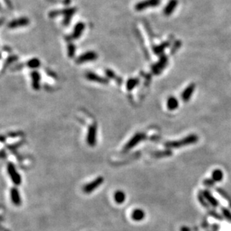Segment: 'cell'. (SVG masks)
<instances>
[{
	"mask_svg": "<svg viewBox=\"0 0 231 231\" xmlns=\"http://www.w3.org/2000/svg\"><path fill=\"white\" fill-rule=\"evenodd\" d=\"M197 141H198V136L195 134H192V135H189L187 137H185L181 140L166 142L165 144V146L168 149L178 148V147L193 145V144L196 143Z\"/></svg>",
	"mask_w": 231,
	"mask_h": 231,
	"instance_id": "6da1fadb",
	"label": "cell"
},
{
	"mask_svg": "<svg viewBox=\"0 0 231 231\" xmlns=\"http://www.w3.org/2000/svg\"><path fill=\"white\" fill-rule=\"evenodd\" d=\"M145 138V135L144 133H138L135 134V135H133V138H131L128 142L126 144L124 147H123V153H127L129 150H131L132 148H133L134 147L136 146L137 145L140 143L142 140Z\"/></svg>",
	"mask_w": 231,
	"mask_h": 231,
	"instance_id": "7a4b0ae2",
	"label": "cell"
},
{
	"mask_svg": "<svg viewBox=\"0 0 231 231\" xmlns=\"http://www.w3.org/2000/svg\"><path fill=\"white\" fill-rule=\"evenodd\" d=\"M7 170L8 175H9L10 178H11L13 183L16 185H20L22 182L21 176L20 175V174L17 172L16 167L14 166V164L11 163V162H9L7 165Z\"/></svg>",
	"mask_w": 231,
	"mask_h": 231,
	"instance_id": "3957f363",
	"label": "cell"
},
{
	"mask_svg": "<svg viewBox=\"0 0 231 231\" xmlns=\"http://www.w3.org/2000/svg\"><path fill=\"white\" fill-rule=\"evenodd\" d=\"M103 182H104V178H103V177H98L97 178L94 180L93 181H91V182H88L86 185H85L82 188L83 192L86 194L91 193V192H93L95 189H97L98 187H100V185L103 184Z\"/></svg>",
	"mask_w": 231,
	"mask_h": 231,
	"instance_id": "277c9868",
	"label": "cell"
},
{
	"mask_svg": "<svg viewBox=\"0 0 231 231\" xmlns=\"http://www.w3.org/2000/svg\"><path fill=\"white\" fill-rule=\"evenodd\" d=\"M97 124L93 123L88 127L87 134V143L89 146L94 147L97 144Z\"/></svg>",
	"mask_w": 231,
	"mask_h": 231,
	"instance_id": "5b68a950",
	"label": "cell"
},
{
	"mask_svg": "<svg viewBox=\"0 0 231 231\" xmlns=\"http://www.w3.org/2000/svg\"><path fill=\"white\" fill-rule=\"evenodd\" d=\"M160 2H161V0H144L137 3L135 8L136 11H142L147 8L157 7L160 4Z\"/></svg>",
	"mask_w": 231,
	"mask_h": 231,
	"instance_id": "8992f818",
	"label": "cell"
},
{
	"mask_svg": "<svg viewBox=\"0 0 231 231\" xmlns=\"http://www.w3.org/2000/svg\"><path fill=\"white\" fill-rule=\"evenodd\" d=\"M10 195H11V200L12 201L13 204H14L15 206H17V207L21 205L22 199L20 197V194L19 190L16 187H13L11 189Z\"/></svg>",
	"mask_w": 231,
	"mask_h": 231,
	"instance_id": "52a82bcc",
	"label": "cell"
},
{
	"mask_svg": "<svg viewBox=\"0 0 231 231\" xmlns=\"http://www.w3.org/2000/svg\"><path fill=\"white\" fill-rule=\"evenodd\" d=\"M195 85L194 83H191L190 85H188L186 87L185 90L182 91V99L184 102H188L190 98L192 97V94H193L194 91H195Z\"/></svg>",
	"mask_w": 231,
	"mask_h": 231,
	"instance_id": "ba28073f",
	"label": "cell"
},
{
	"mask_svg": "<svg viewBox=\"0 0 231 231\" xmlns=\"http://www.w3.org/2000/svg\"><path fill=\"white\" fill-rule=\"evenodd\" d=\"M167 63H168V58L166 56H163L156 64L154 65L153 67V71L155 74H160L162 72V70L166 67Z\"/></svg>",
	"mask_w": 231,
	"mask_h": 231,
	"instance_id": "9c48e42d",
	"label": "cell"
},
{
	"mask_svg": "<svg viewBox=\"0 0 231 231\" xmlns=\"http://www.w3.org/2000/svg\"><path fill=\"white\" fill-rule=\"evenodd\" d=\"M97 58V54L94 52H88L85 53L82 56H80L76 60L77 63H83L86 62V61H93Z\"/></svg>",
	"mask_w": 231,
	"mask_h": 231,
	"instance_id": "30bf717a",
	"label": "cell"
},
{
	"mask_svg": "<svg viewBox=\"0 0 231 231\" xmlns=\"http://www.w3.org/2000/svg\"><path fill=\"white\" fill-rule=\"evenodd\" d=\"M178 5V0H170L165 8H164V14L166 16H169L174 12Z\"/></svg>",
	"mask_w": 231,
	"mask_h": 231,
	"instance_id": "8fae6325",
	"label": "cell"
},
{
	"mask_svg": "<svg viewBox=\"0 0 231 231\" xmlns=\"http://www.w3.org/2000/svg\"><path fill=\"white\" fill-rule=\"evenodd\" d=\"M203 195L204 197L206 198L207 201L208 202L209 204L212 205L213 207H217L219 205L218 201L213 197V195L211 194L210 192H209L208 190H204L203 191Z\"/></svg>",
	"mask_w": 231,
	"mask_h": 231,
	"instance_id": "7c38bea8",
	"label": "cell"
},
{
	"mask_svg": "<svg viewBox=\"0 0 231 231\" xmlns=\"http://www.w3.org/2000/svg\"><path fill=\"white\" fill-rule=\"evenodd\" d=\"M131 217L135 222H141L145 218V212L141 209H136L132 212Z\"/></svg>",
	"mask_w": 231,
	"mask_h": 231,
	"instance_id": "4fadbf2b",
	"label": "cell"
},
{
	"mask_svg": "<svg viewBox=\"0 0 231 231\" xmlns=\"http://www.w3.org/2000/svg\"><path fill=\"white\" fill-rule=\"evenodd\" d=\"M28 24V20L26 18H20V19L15 20L14 21H11L8 24V27L10 28H16L17 26H23Z\"/></svg>",
	"mask_w": 231,
	"mask_h": 231,
	"instance_id": "5bb4252c",
	"label": "cell"
},
{
	"mask_svg": "<svg viewBox=\"0 0 231 231\" xmlns=\"http://www.w3.org/2000/svg\"><path fill=\"white\" fill-rule=\"evenodd\" d=\"M179 106V102L177 98L174 97H170L168 98V101H167V107L169 110L170 111H174V110L177 109Z\"/></svg>",
	"mask_w": 231,
	"mask_h": 231,
	"instance_id": "9a60e30c",
	"label": "cell"
},
{
	"mask_svg": "<svg viewBox=\"0 0 231 231\" xmlns=\"http://www.w3.org/2000/svg\"><path fill=\"white\" fill-rule=\"evenodd\" d=\"M115 200L117 204H121L126 200V195L123 191H117L115 193Z\"/></svg>",
	"mask_w": 231,
	"mask_h": 231,
	"instance_id": "2e32d148",
	"label": "cell"
},
{
	"mask_svg": "<svg viewBox=\"0 0 231 231\" xmlns=\"http://www.w3.org/2000/svg\"><path fill=\"white\" fill-rule=\"evenodd\" d=\"M223 172L220 169H215L212 171V179L214 180L215 182H220L223 180Z\"/></svg>",
	"mask_w": 231,
	"mask_h": 231,
	"instance_id": "e0dca14e",
	"label": "cell"
},
{
	"mask_svg": "<svg viewBox=\"0 0 231 231\" xmlns=\"http://www.w3.org/2000/svg\"><path fill=\"white\" fill-rule=\"evenodd\" d=\"M172 155V152L170 150H165L163 151H156L152 153V156L155 158H163V157L170 156Z\"/></svg>",
	"mask_w": 231,
	"mask_h": 231,
	"instance_id": "ac0fdd59",
	"label": "cell"
},
{
	"mask_svg": "<svg viewBox=\"0 0 231 231\" xmlns=\"http://www.w3.org/2000/svg\"><path fill=\"white\" fill-rule=\"evenodd\" d=\"M84 26H85L83 25L82 23H79V24L76 25V26L75 27V29H74V32H73V38H77L80 36V35H81L83 28H84Z\"/></svg>",
	"mask_w": 231,
	"mask_h": 231,
	"instance_id": "d6986e66",
	"label": "cell"
},
{
	"mask_svg": "<svg viewBox=\"0 0 231 231\" xmlns=\"http://www.w3.org/2000/svg\"><path fill=\"white\" fill-rule=\"evenodd\" d=\"M86 78L88 79L91 80V81H96V82H105L106 80L100 78V76H98L97 75H95L94 73H88L86 74Z\"/></svg>",
	"mask_w": 231,
	"mask_h": 231,
	"instance_id": "ffe728a7",
	"label": "cell"
},
{
	"mask_svg": "<svg viewBox=\"0 0 231 231\" xmlns=\"http://www.w3.org/2000/svg\"><path fill=\"white\" fill-rule=\"evenodd\" d=\"M169 44H170L169 42H165L163 43L161 45H160V46H156V48L154 49V52H155L156 54H160V53H161L164 51V50H165L167 46H169Z\"/></svg>",
	"mask_w": 231,
	"mask_h": 231,
	"instance_id": "44dd1931",
	"label": "cell"
},
{
	"mask_svg": "<svg viewBox=\"0 0 231 231\" xmlns=\"http://www.w3.org/2000/svg\"><path fill=\"white\" fill-rule=\"evenodd\" d=\"M198 200L200 201V203L201 204L202 206H204V207H206L207 209H208L209 203L207 201V200H206L205 197H204V195H203V192H200V193L198 194Z\"/></svg>",
	"mask_w": 231,
	"mask_h": 231,
	"instance_id": "7402d4cb",
	"label": "cell"
},
{
	"mask_svg": "<svg viewBox=\"0 0 231 231\" xmlns=\"http://www.w3.org/2000/svg\"><path fill=\"white\" fill-rule=\"evenodd\" d=\"M217 192H218V193L220 194V195H222V196L223 197L224 199H226V200H228L229 204H230V207H231V198H230V197H229L230 196H229V195H227V192H224L223 189H217Z\"/></svg>",
	"mask_w": 231,
	"mask_h": 231,
	"instance_id": "603a6c76",
	"label": "cell"
},
{
	"mask_svg": "<svg viewBox=\"0 0 231 231\" xmlns=\"http://www.w3.org/2000/svg\"><path fill=\"white\" fill-rule=\"evenodd\" d=\"M39 74L38 73H35L32 74V79H33V85H34L35 88H38L39 87Z\"/></svg>",
	"mask_w": 231,
	"mask_h": 231,
	"instance_id": "cb8c5ba5",
	"label": "cell"
},
{
	"mask_svg": "<svg viewBox=\"0 0 231 231\" xmlns=\"http://www.w3.org/2000/svg\"><path fill=\"white\" fill-rule=\"evenodd\" d=\"M215 181H214L213 180H212V178L210 179V178H207L206 179V180H204V185H205V186L208 187V188H211V187H212L214 185V184H215Z\"/></svg>",
	"mask_w": 231,
	"mask_h": 231,
	"instance_id": "d4e9b609",
	"label": "cell"
},
{
	"mask_svg": "<svg viewBox=\"0 0 231 231\" xmlns=\"http://www.w3.org/2000/svg\"><path fill=\"white\" fill-rule=\"evenodd\" d=\"M137 83V80L135 79H131L128 81L127 82V88H128L129 90H132L134 88L135 84Z\"/></svg>",
	"mask_w": 231,
	"mask_h": 231,
	"instance_id": "484cf974",
	"label": "cell"
},
{
	"mask_svg": "<svg viewBox=\"0 0 231 231\" xmlns=\"http://www.w3.org/2000/svg\"><path fill=\"white\" fill-rule=\"evenodd\" d=\"M222 213H223L224 216L227 219H228L230 222H231V212L227 209L222 208Z\"/></svg>",
	"mask_w": 231,
	"mask_h": 231,
	"instance_id": "4316f807",
	"label": "cell"
},
{
	"mask_svg": "<svg viewBox=\"0 0 231 231\" xmlns=\"http://www.w3.org/2000/svg\"><path fill=\"white\" fill-rule=\"evenodd\" d=\"M210 212L211 215H212V216H213V217L216 218H218V219H222V217L220 216V215H218V214L216 213V212H214L213 211H210Z\"/></svg>",
	"mask_w": 231,
	"mask_h": 231,
	"instance_id": "83f0119b",
	"label": "cell"
},
{
	"mask_svg": "<svg viewBox=\"0 0 231 231\" xmlns=\"http://www.w3.org/2000/svg\"><path fill=\"white\" fill-rule=\"evenodd\" d=\"M181 231H190V229L187 227H182L181 228Z\"/></svg>",
	"mask_w": 231,
	"mask_h": 231,
	"instance_id": "f1b7e54d",
	"label": "cell"
}]
</instances>
